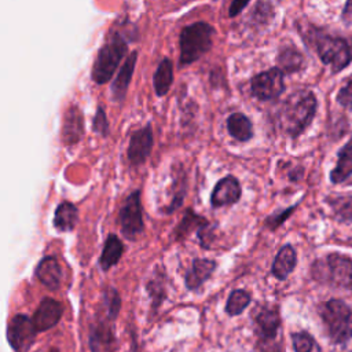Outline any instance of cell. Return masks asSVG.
I'll return each instance as SVG.
<instances>
[{
  "instance_id": "15",
  "label": "cell",
  "mask_w": 352,
  "mask_h": 352,
  "mask_svg": "<svg viewBox=\"0 0 352 352\" xmlns=\"http://www.w3.org/2000/svg\"><path fill=\"white\" fill-rule=\"evenodd\" d=\"M36 276L50 290L59 289L60 279H62V270L58 260L54 256L44 257L36 268Z\"/></svg>"
},
{
  "instance_id": "28",
  "label": "cell",
  "mask_w": 352,
  "mask_h": 352,
  "mask_svg": "<svg viewBox=\"0 0 352 352\" xmlns=\"http://www.w3.org/2000/svg\"><path fill=\"white\" fill-rule=\"evenodd\" d=\"M274 15H275L274 6L270 0H257L249 18L253 22V25L263 26V25L270 23L272 21Z\"/></svg>"
},
{
  "instance_id": "31",
  "label": "cell",
  "mask_w": 352,
  "mask_h": 352,
  "mask_svg": "<svg viewBox=\"0 0 352 352\" xmlns=\"http://www.w3.org/2000/svg\"><path fill=\"white\" fill-rule=\"evenodd\" d=\"M103 300H104V305H106V309H107V316L110 319H114L117 316L120 308H121V298H120L117 290L113 289V287L107 289L104 292Z\"/></svg>"
},
{
  "instance_id": "7",
  "label": "cell",
  "mask_w": 352,
  "mask_h": 352,
  "mask_svg": "<svg viewBox=\"0 0 352 352\" xmlns=\"http://www.w3.org/2000/svg\"><path fill=\"white\" fill-rule=\"evenodd\" d=\"M120 223L122 235L128 239H136L144 228L140 192L133 191L128 195L120 209Z\"/></svg>"
},
{
  "instance_id": "17",
  "label": "cell",
  "mask_w": 352,
  "mask_h": 352,
  "mask_svg": "<svg viewBox=\"0 0 352 352\" xmlns=\"http://www.w3.org/2000/svg\"><path fill=\"white\" fill-rule=\"evenodd\" d=\"M296 263H297V254H296L294 248L292 245H285L276 253V256L272 261L271 272L276 279L283 280L294 270Z\"/></svg>"
},
{
  "instance_id": "16",
  "label": "cell",
  "mask_w": 352,
  "mask_h": 352,
  "mask_svg": "<svg viewBox=\"0 0 352 352\" xmlns=\"http://www.w3.org/2000/svg\"><path fill=\"white\" fill-rule=\"evenodd\" d=\"M138 60V52L133 51L131 55H128L126 60L124 62V65L121 66V70L118 72L117 77L114 78L113 84H111V98L114 100H122L128 87L131 84L132 80V74L135 70V65Z\"/></svg>"
},
{
  "instance_id": "24",
  "label": "cell",
  "mask_w": 352,
  "mask_h": 352,
  "mask_svg": "<svg viewBox=\"0 0 352 352\" xmlns=\"http://www.w3.org/2000/svg\"><path fill=\"white\" fill-rule=\"evenodd\" d=\"M77 208L72 202H60L55 210L54 226L59 231H72L77 223Z\"/></svg>"
},
{
  "instance_id": "25",
  "label": "cell",
  "mask_w": 352,
  "mask_h": 352,
  "mask_svg": "<svg viewBox=\"0 0 352 352\" xmlns=\"http://www.w3.org/2000/svg\"><path fill=\"white\" fill-rule=\"evenodd\" d=\"M113 342H114V337H113L111 329L107 324L100 323L92 330L89 337V345L92 352H99L102 348L109 349L113 345Z\"/></svg>"
},
{
  "instance_id": "35",
  "label": "cell",
  "mask_w": 352,
  "mask_h": 352,
  "mask_svg": "<svg viewBox=\"0 0 352 352\" xmlns=\"http://www.w3.org/2000/svg\"><path fill=\"white\" fill-rule=\"evenodd\" d=\"M250 0H232L231 6H230V10H228V15L230 16H236L249 3Z\"/></svg>"
},
{
  "instance_id": "22",
  "label": "cell",
  "mask_w": 352,
  "mask_h": 352,
  "mask_svg": "<svg viewBox=\"0 0 352 352\" xmlns=\"http://www.w3.org/2000/svg\"><path fill=\"white\" fill-rule=\"evenodd\" d=\"M278 65L283 73H296L305 65L302 54L292 45H286L279 51Z\"/></svg>"
},
{
  "instance_id": "27",
  "label": "cell",
  "mask_w": 352,
  "mask_h": 352,
  "mask_svg": "<svg viewBox=\"0 0 352 352\" xmlns=\"http://www.w3.org/2000/svg\"><path fill=\"white\" fill-rule=\"evenodd\" d=\"M250 300L252 297L248 292L242 289H236L228 296V300L226 304V312L230 316H236L246 309V307L250 304Z\"/></svg>"
},
{
  "instance_id": "2",
  "label": "cell",
  "mask_w": 352,
  "mask_h": 352,
  "mask_svg": "<svg viewBox=\"0 0 352 352\" xmlns=\"http://www.w3.org/2000/svg\"><path fill=\"white\" fill-rule=\"evenodd\" d=\"M304 37L314 47L320 60L329 65L334 73L341 72L352 62V44L348 40L315 28L304 33Z\"/></svg>"
},
{
  "instance_id": "11",
  "label": "cell",
  "mask_w": 352,
  "mask_h": 352,
  "mask_svg": "<svg viewBox=\"0 0 352 352\" xmlns=\"http://www.w3.org/2000/svg\"><path fill=\"white\" fill-rule=\"evenodd\" d=\"M153 131L151 126L147 125L135 131L131 135L129 146H128V160L132 165H140L146 161L153 148Z\"/></svg>"
},
{
  "instance_id": "36",
  "label": "cell",
  "mask_w": 352,
  "mask_h": 352,
  "mask_svg": "<svg viewBox=\"0 0 352 352\" xmlns=\"http://www.w3.org/2000/svg\"><path fill=\"white\" fill-rule=\"evenodd\" d=\"M342 19L345 22H352V0H346L345 7L342 10Z\"/></svg>"
},
{
  "instance_id": "29",
  "label": "cell",
  "mask_w": 352,
  "mask_h": 352,
  "mask_svg": "<svg viewBox=\"0 0 352 352\" xmlns=\"http://www.w3.org/2000/svg\"><path fill=\"white\" fill-rule=\"evenodd\" d=\"M208 221L198 216L197 213H194L191 209H188L183 217V220L180 221L177 230H176V238L177 239H182L184 238L187 234H190L192 230L195 228H202L204 226H206Z\"/></svg>"
},
{
  "instance_id": "21",
  "label": "cell",
  "mask_w": 352,
  "mask_h": 352,
  "mask_svg": "<svg viewBox=\"0 0 352 352\" xmlns=\"http://www.w3.org/2000/svg\"><path fill=\"white\" fill-rule=\"evenodd\" d=\"M124 253V245L120 238L114 234H110L104 242L102 254H100V267L107 271L113 265H116Z\"/></svg>"
},
{
  "instance_id": "13",
  "label": "cell",
  "mask_w": 352,
  "mask_h": 352,
  "mask_svg": "<svg viewBox=\"0 0 352 352\" xmlns=\"http://www.w3.org/2000/svg\"><path fill=\"white\" fill-rule=\"evenodd\" d=\"M62 312H63V307L59 301L45 297L40 302L38 308L36 309L32 318L37 331H45L54 327L55 324H58V322L62 318Z\"/></svg>"
},
{
  "instance_id": "6",
  "label": "cell",
  "mask_w": 352,
  "mask_h": 352,
  "mask_svg": "<svg viewBox=\"0 0 352 352\" xmlns=\"http://www.w3.org/2000/svg\"><path fill=\"white\" fill-rule=\"evenodd\" d=\"M126 50L128 45L121 33H111L96 55L92 66V80L96 84L107 82L126 54Z\"/></svg>"
},
{
  "instance_id": "4",
  "label": "cell",
  "mask_w": 352,
  "mask_h": 352,
  "mask_svg": "<svg viewBox=\"0 0 352 352\" xmlns=\"http://www.w3.org/2000/svg\"><path fill=\"white\" fill-rule=\"evenodd\" d=\"M319 316L333 344L345 345L352 338V308L338 298H331L318 307Z\"/></svg>"
},
{
  "instance_id": "8",
  "label": "cell",
  "mask_w": 352,
  "mask_h": 352,
  "mask_svg": "<svg viewBox=\"0 0 352 352\" xmlns=\"http://www.w3.org/2000/svg\"><path fill=\"white\" fill-rule=\"evenodd\" d=\"M285 89L283 72L279 67H271L256 74L250 81V91L258 100L276 99Z\"/></svg>"
},
{
  "instance_id": "14",
  "label": "cell",
  "mask_w": 352,
  "mask_h": 352,
  "mask_svg": "<svg viewBox=\"0 0 352 352\" xmlns=\"http://www.w3.org/2000/svg\"><path fill=\"white\" fill-rule=\"evenodd\" d=\"M241 198V186L236 177L226 176L217 182L213 188L210 204L213 208L232 205Z\"/></svg>"
},
{
  "instance_id": "1",
  "label": "cell",
  "mask_w": 352,
  "mask_h": 352,
  "mask_svg": "<svg viewBox=\"0 0 352 352\" xmlns=\"http://www.w3.org/2000/svg\"><path fill=\"white\" fill-rule=\"evenodd\" d=\"M316 96L309 89H298L287 96L279 109L280 128L292 138L301 135L311 124L316 111Z\"/></svg>"
},
{
  "instance_id": "33",
  "label": "cell",
  "mask_w": 352,
  "mask_h": 352,
  "mask_svg": "<svg viewBox=\"0 0 352 352\" xmlns=\"http://www.w3.org/2000/svg\"><path fill=\"white\" fill-rule=\"evenodd\" d=\"M296 208H297V205L290 206V208H287V209H283V210H280V212H276V213L271 214V216L267 217V220H265L267 227H270L271 230L278 228V227L293 213V210H294Z\"/></svg>"
},
{
  "instance_id": "23",
  "label": "cell",
  "mask_w": 352,
  "mask_h": 352,
  "mask_svg": "<svg viewBox=\"0 0 352 352\" xmlns=\"http://www.w3.org/2000/svg\"><path fill=\"white\" fill-rule=\"evenodd\" d=\"M172 82H173V66H172V62L168 58H165L158 65L153 77L155 94L158 96H164L165 94H168Z\"/></svg>"
},
{
  "instance_id": "3",
  "label": "cell",
  "mask_w": 352,
  "mask_h": 352,
  "mask_svg": "<svg viewBox=\"0 0 352 352\" xmlns=\"http://www.w3.org/2000/svg\"><path fill=\"white\" fill-rule=\"evenodd\" d=\"M311 276L320 285L352 289V258L341 253H329L311 265Z\"/></svg>"
},
{
  "instance_id": "30",
  "label": "cell",
  "mask_w": 352,
  "mask_h": 352,
  "mask_svg": "<svg viewBox=\"0 0 352 352\" xmlns=\"http://www.w3.org/2000/svg\"><path fill=\"white\" fill-rule=\"evenodd\" d=\"M294 352H320L315 338L307 331H297L292 334Z\"/></svg>"
},
{
  "instance_id": "5",
  "label": "cell",
  "mask_w": 352,
  "mask_h": 352,
  "mask_svg": "<svg viewBox=\"0 0 352 352\" xmlns=\"http://www.w3.org/2000/svg\"><path fill=\"white\" fill-rule=\"evenodd\" d=\"M214 29L208 22L199 21L187 25L180 32V65L186 66L205 55L213 40Z\"/></svg>"
},
{
  "instance_id": "26",
  "label": "cell",
  "mask_w": 352,
  "mask_h": 352,
  "mask_svg": "<svg viewBox=\"0 0 352 352\" xmlns=\"http://www.w3.org/2000/svg\"><path fill=\"white\" fill-rule=\"evenodd\" d=\"M334 216L341 221H352V195H338L327 198Z\"/></svg>"
},
{
  "instance_id": "10",
  "label": "cell",
  "mask_w": 352,
  "mask_h": 352,
  "mask_svg": "<svg viewBox=\"0 0 352 352\" xmlns=\"http://www.w3.org/2000/svg\"><path fill=\"white\" fill-rule=\"evenodd\" d=\"M256 333L258 337L267 342L274 341L278 336L279 327H280V316L279 309L275 305H260L253 315Z\"/></svg>"
},
{
  "instance_id": "9",
  "label": "cell",
  "mask_w": 352,
  "mask_h": 352,
  "mask_svg": "<svg viewBox=\"0 0 352 352\" xmlns=\"http://www.w3.org/2000/svg\"><path fill=\"white\" fill-rule=\"evenodd\" d=\"M37 329L33 319L22 314L15 315L7 327V338L15 352L25 351L34 341Z\"/></svg>"
},
{
  "instance_id": "18",
  "label": "cell",
  "mask_w": 352,
  "mask_h": 352,
  "mask_svg": "<svg viewBox=\"0 0 352 352\" xmlns=\"http://www.w3.org/2000/svg\"><path fill=\"white\" fill-rule=\"evenodd\" d=\"M216 268V261L209 258H195L191 270L186 274V286L188 290L198 289Z\"/></svg>"
},
{
  "instance_id": "19",
  "label": "cell",
  "mask_w": 352,
  "mask_h": 352,
  "mask_svg": "<svg viewBox=\"0 0 352 352\" xmlns=\"http://www.w3.org/2000/svg\"><path fill=\"white\" fill-rule=\"evenodd\" d=\"M352 175V139L342 146L337 154V164L330 172V180L334 184H340Z\"/></svg>"
},
{
  "instance_id": "32",
  "label": "cell",
  "mask_w": 352,
  "mask_h": 352,
  "mask_svg": "<svg viewBox=\"0 0 352 352\" xmlns=\"http://www.w3.org/2000/svg\"><path fill=\"white\" fill-rule=\"evenodd\" d=\"M92 129L102 135V136H107L109 135V122L104 114V110L102 107L96 109V114L94 117V122H92Z\"/></svg>"
},
{
  "instance_id": "37",
  "label": "cell",
  "mask_w": 352,
  "mask_h": 352,
  "mask_svg": "<svg viewBox=\"0 0 352 352\" xmlns=\"http://www.w3.org/2000/svg\"><path fill=\"white\" fill-rule=\"evenodd\" d=\"M50 352H59V351H58L56 348H51V349H50Z\"/></svg>"
},
{
  "instance_id": "12",
  "label": "cell",
  "mask_w": 352,
  "mask_h": 352,
  "mask_svg": "<svg viewBox=\"0 0 352 352\" xmlns=\"http://www.w3.org/2000/svg\"><path fill=\"white\" fill-rule=\"evenodd\" d=\"M84 135V118L77 106H70L63 114L60 140L65 146H72L80 142Z\"/></svg>"
},
{
  "instance_id": "34",
  "label": "cell",
  "mask_w": 352,
  "mask_h": 352,
  "mask_svg": "<svg viewBox=\"0 0 352 352\" xmlns=\"http://www.w3.org/2000/svg\"><path fill=\"white\" fill-rule=\"evenodd\" d=\"M337 102L348 110H352V77L348 80V82L338 91L337 94Z\"/></svg>"
},
{
  "instance_id": "20",
  "label": "cell",
  "mask_w": 352,
  "mask_h": 352,
  "mask_svg": "<svg viewBox=\"0 0 352 352\" xmlns=\"http://www.w3.org/2000/svg\"><path fill=\"white\" fill-rule=\"evenodd\" d=\"M227 131L234 139L239 142H248L253 136L252 122L242 113H232L227 118Z\"/></svg>"
}]
</instances>
